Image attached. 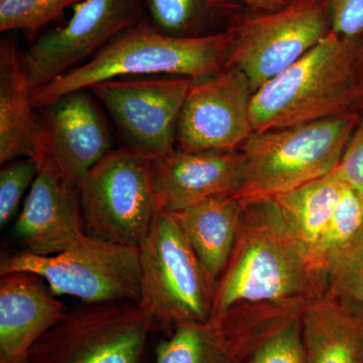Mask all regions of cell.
Wrapping results in <instances>:
<instances>
[{"label": "cell", "instance_id": "1", "mask_svg": "<svg viewBox=\"0 0 363 363\" xmlns=\"http://www.w3.org/2000/svg\"><path fill=\"white\" fill-rule=\"evenodd\" d=\"M240 201V230L209 322L266 330L322 297L326 274L272 198Z\"/></svg>", "mask_w": 363, "mask_h": 363}, {"label": "cell", "instance_id": "2", "mask_svg": "<svg viewBox=\"0 0 363 363\" xmlns=\"http://www.w3.org/2000/svg\"><path fill=\"white\" fill-rule=\"evenodd\" d=\"M236 26V25H235ZM201 38L164 35L147 21L117 35L92 58L33 91L35 109L74 91L124 77L184 76L198 80L225 67L235 30Z\"/></svg>", "mask_w": 363, "mask_h": 363}, {"label": "cell", "instance_id": "3", "mask_svg": "<svg viewBox=\"0 0 363 363\" xmlns=\"http://www.w3.org/2000/svg\"><path fill=\"white\" fill-rule=\"evenodd\" d=\"M359 37L333 30L305 56L252 94L255 133L301 125L355 111Z\"/></svg>", "mask_w": 363, "mask_h": 363}, {"label": "cell", "instance_id": "4", "mask_svg": "<svg viewBox=\"0 0 363 363\" xmlns=\"http://www.w3.org/2000/svg\"><path fill=\"white\" fill-rule=\"evenodd\" d=\"M359 119L353 111L253 133L240 149L245 180L236 198H274L328 175L340 162Z\"/></svg>", "mask_w": 363, "mask_h": 363}, {"label": "cell", "instance_id": "5", "mask_svg": "<svg viewBox=\"0 0 363 363\" xmlns=\"http://www.w3.org/2000/svg\"><path fill=\"white\" fill-rule=\"evenodd\" d=\"M138 248V304L168 335L185 323L210 320L213 290L175 215L161 209Z\"/></svg>", "mask_w": 363, "mask_h": 363}, {"label": "cell", "instance_id": "6", "mask_svg": "<svg viewBox=\"0 0 363 363\" xmlns=\"http://www.w3.org/2000/svg\"><path fill=\"white\" fill-rule=\"evenodd\" d=\"M21 272L39 276L54 295L70 296L85 304L140 301L138 248L88 234L56 255L21 250L1 259L0 276Z\"/></svg>", "mask_w": 363, "mask_h": 363}, {"label": "cell", "instance_id": "7", "mask_svg": "<svg viewBox=\"0 0 363 363\" xmlns=\"http://www.w3.org/2000/svg\"><path fill=\"white\" fill-rule=\"evenodd\" d=\"M77 189L86 234L117 245L140 247L162 209L149 157L128 147L111 150Z\"/></svg>", "mask_w": 363, "mask_h": 363}, {"label": "cell", "instance_id": "8", "mask_svg": "<svg viewBox=\"0 0 363 363\" xmlns=\"http://www.w3.org/2000/svg\"><path fill=\"white\" fill-rule=\"evenodd\" d=\"M154 327L135 302L85 304L66 311L26 363H142Z\"/></svg>", "mask_w": 363, "mask_h": 363}, {"label": "cell", "instance_id": "9", "mask_svg": "<svg viewBox=\"0 0 363 363\" xmlns=\"http://www.w3.org/2000/svg\"><path fill=\"white\" fill-rule=\"evenodd\" d=\"M234 30L225 67L242 72L255 93L323 40L332 23L325 0H297L272 13H247Z\"/></svg>", "mask_w": 363, "mask_h": 363}, {"label": "cell", "instance_id": "10", "mask_svg": "<svg viewBox=\"0 0 363 363\" xmlns=\"http://www.w3.org/2000/svg\"><path fill=\"white\" fill-rule=\"evenodd\" d=\"M145 20L143 0H83L65 25L44 33L21 55L30 91L92 58L128 28Z\"/></svg>", "mask_w": 363, "mask_h": 363}, {"label": "cell", "instance_id": "11", "mask_svg": "<svg viewBox=\"0 0 363 363\" xmlns=\"http://www.w3.org/2000/svg\"><path fill=\"white\" fill-rule=\"evenodd\" d=\"M192 81L172 75L124 77L88 90L111 113L126 147L152 157L176 149L179 118Z\"/></svg>", "mask_w": 363, "mask_h": 363}, {"label": "cell", "instance_id": "12", "mask_svg": "<svg viewBox=\"0 0 363 363\" xmlns=\"http://www.w3.org/2000/svg\"><path fill=\"white\" fill-rule=\"evenodd\" d=\"M252 94L247 76L234 67L193 80L179 118L176 149L240 150L255 133Z\"/></svg>", "mask_w": 363, "mask_h": 363}, {"label": "cell", "instance_id": "13", "mask_svg": "<svg viewBox=\"0 0 363 363\" xmlns=\"http://www.w3.org/2000/svg\"><path fill=\"white\" fill-rule=\"evenodd\" d=\"M44 157L76 186L111 152V135L88 89L74 91L40 108Z\"/></svg>", "mask_w": 363, "mask_h": 363}, {"label": "cell", "instance_id": "14", "mask_svg": "<svg viewBox=\"0 0 363 363\" xmlns=\"http://www.w3.org/2000/svg\"><path fill=\"white\" fill-rule=\"evenodd\" d=\"M149 161L157 200L169 212L183 211L212 198L236 197L245 180L240 150L175 149Z\"/></svg>", "mask_w": 363, "mask_h": 363}, {"label": "cell", "instance_id": "15", "mask_svg": "<svg viewBox=\"0 0 363 363\" xmlns=\"http://www.w3.org/2000/svg\"><path fill=\"white\" fill-rule=\"evenodd\" d=\"M78 189L48 157L28 191L13 229L25 252L56 255L85 236Z\"/></svg>", "mask_w": 363, "mask_h": 363}, {"label": "cell", "instance_id": "16", "mask_svg": "<svg viewBox=\"0 0 363 363\" xmlns=\"http://www.w3.org/2000/svg\"><path fill=\"white\" fill-rule=\"evenodd\" d=\"M0 277V363H26L33 346L66 310L37 274Z\"/></svg>", "mask_w": 363, "mask_h": 363}, {"label": "cell", "instance_id": "17", "mask_svg": "<svg viewBox=\"0 0 363 363\" xmlns=\"http://www.w3.org/2000/svg\"><path fill=\"white\" fill-rule=\"evenodd\" d=\"M21 54L11 40L0 44V162L44 159L42 130L33 113Z\"/></svg>", "mask_w": 363, "mask_h": 363}, {"label": "cell", "instance_id": "18", "mask_svg": "<svg viewBox=\"0 0 363 363\" xmlns=\"http://www.w3.org/2000/svg\"><path fill=\"white\" fill-rule=\"evenodd\" d=\"M243 206L236 197L212 198L175 215L213 290L233 255ZM214 296V295H213Z\"/></svg>", "mask_w": 363, "mask_h": 363}, {"label": "cell", "instance_id": "19", "mask_svg": "<svg viewBox=\"0 0 363 363\" xmlns=\"http://www.w3.org/2000/svg\"><path fill=\"white\" fill-rule=\"evenodd\" d=\"M269 330L209 321L181 324L157 346L154 363H245L255 344Z\"/></svg>", "mask_w": 363, "mask_h": 363}, {"label": "cell", "instance_id": "20", "mask_svg": "<svg viewBox=\"0 0 363 363\" xmlns=\"http://www.w3.org/2000/svg\"><path fill=\"white\" fill-rule=\"evenodd\" d=\"M306 363H358L363 350V319L330 294L302 313Z\"/></svg>", "mask_w": 363, "mask_h": 363}, {"label": "cell", "instance_id": "21", "mask_svg": "<svg viewBox=\"0 0 363 363\" xmlns=\"http://www.w3.org/2000/svg\"><path fill=\"white\" fill-rule=\"evenodd\" d=\"M145 20L176 38H201L230 30L247 13L240 0H143Z\"/></svg>", "mask_w": 363, "mask_h": 363}, {"label": "cell", "instance_id": "22", "mask_svg": "<svg viewBox=\"0 0 363 363\" xmlns=\"http://www.w3.org/2000/svg\"><path fill=\"white\" fill-rule=\"evenodd\" d=\"M345 186L335 168L328 175L272 198L312 255Z\"/></svg>", "mask_w": 363, "mask_h": 363}, {"label": "cell", "instance_id": "23", "mask_svg": "<svg viewBox=\"0 0 363 363\" xmlns=\"http://www.w3.org/2000/svg\"><path fill=\"white\" fill-rule=\"evenodd\" d=\"M327 292L363 319V233L324 264Z\"/></svg>", "mask_w": 363, "mask_h": 363}, {"label": "cell", "instance_id": "24", "mask_svg": "<svg viewBox=\"0 0 363 363\" xmlns=\"http://www.w3.org/2000/svg\"><path fill=\"white\" fill-rule=\"evenodd\" d=\"M362 233V200L346 185L330 222L313 250V255L324 267L329 257L348 247Z\"/></svg>", "mask_w": 363, "mask_h": 363}, {"label": "cell", "instance_id": "25", "mask_svg": "<svg viewBox=\"0 0 363 363\" xmlns=\"http://www.w3.org/2000/svg\"><path fill=\"white\" fill-rule=\"evenodd\" d=\"M83 0H0V30H23L35 37L38 33L63 16L68 7Z\"/></svg>", "mask_w": 363, "mask_h": 363}, {"label": "cell", "instance_id": "26", "mask_svg": "<svg viewBox=\"0 0 363 363\" xmlns=\"http://www.w3.org/2000/svg\"><path fill=\"white\" fill-rule=\"evenodd\" d=\"M301 316L290 318L264 334L245 363H306Z\"/></svg>", "mask_w": 363, "mask_h": 363}, {"label": "cell", "instance_id": "27", "mask_svg": "<svg viewBox=\"0 0 363 363\" xmlns=\"http://www.w3.org/2000/svg\"><path fill=\"white\" fill-rule=\"evenodd\" d=\"M40 171L35 159H18L6 162L0 171V225L6 226L16 213L21 198Z\"/></svg>", "mask_w": 363, "mask_h": 363}, {"label": "cell", "instance_id": "28", "mask_svg": "<svg viewBox=\"0 0 363 363\" xmlns=\"http://www.w3.org/2000/svg\"><path fill=\"white\" fill-rule=\"evenodd\" d=\"M336 171L344 183L352 189L363 202V116L359 119Z\"/></svg>", "mask_w": 363, "mask_h": 363}, {"label": "cell", "instance_id": "29", "mask_svg": "<svg viewBox=\"0 0 363 363\" xmlns=\"http://www.w3.org/2000/svg\"><path fill=\"white\" fill-rule=\"evenodd\" d=\"M330 13L332 30L346 38L363 33V0H325Z\"/></svg>", "mask_w": 363, "mask_h": 363}, {"label": "cell", "instance_id": "30", "mask_svg": "<svg viewBox=\"0 0 363 363\" xmlns=\"http://www.w3.org/2000/svg\"><path fill=\"white\" fill-rule=\"evenodd\" d=\"M248 13L259 14L272 13L290 6L297 0H240Z\"/></svg>", "mask_w": 363, "mask_h": 363}, {"label": "cell", "instance_id": "31", "mask_svg": "<svg viewBox=\"0 0 363 363\" xmlns=\"http://www.w3.org/2000/svg\"><path fill=\"white\" fill-rule=\"evenodd\" d=\"M358 363H363V350H362V355H360L359 362H358Z\"/></svg>", "mask_w": 363, "mask_h": 363}]
</instances>
